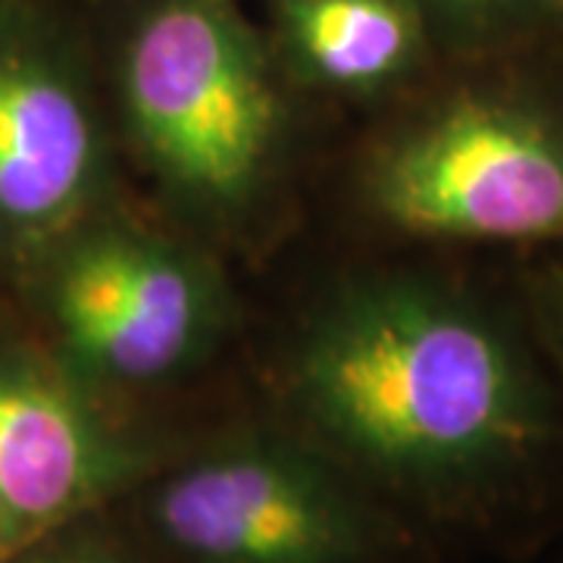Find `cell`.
Here are the masks:
<instances>
[{
	"mask_svg": "<svg viewBox=\"0 0 563 563\" xmlns=\"http://www.w3.org/2000/svg\"><path fill=\"white\" fill-rule=\"evenodd\" d=\"M291 395L339 451L413 488L485 479L542 435L539 391L501 329L410 279L325 303L295 347Z\"/></svg>",
	"mask_w": 563,
	"mask_h": 563,
	"instance_id": "obj_1",
	"label": "cell"
},
{
	"mask_svg": "<svg viewBox=\"0 0 563 563\" xmlns=\"http://www.w3.org/2000/svg\"><path fill=\"white\" fill-rule=\"evenodd\" d=\"M122 110L154 176L207 217L254 201L279 154V91L220 0H173L141 22L122 63Z\"/></svg>",
	"mask_w": 563,
	"mask_h": 563,
	"instance_id": "obj_2",
	"label": "cell"
},
{
	"mask_svg": "<svg viewBox=\"0 0 563 563\" xmlns=\"http://www.w3.org/2000/svg\"><path fill=\"white\" fill-rule=\"evenodd\" d=\"M25 276L51 354L81 385L163 383L207 354L222 320L207 263L132 225L88 220Z\"/></svg>",
	"mask_w": 563,
	"mask_h": 563,
	"instance_id": "obj_3",
	"label": "cell"
},
{
	"mask_svg": "<svg viewBox=\"0 0 563 563\" xmlns=\"http://www.w3.org/2000/svg\"><path fill=\"white\" fill-rule=\"evenodd\" d=\"M369 201L410 235L563 239V135L520 107L461 98L385 144Z\"/></svg>",
	"mask_w": 563,
	"mask_h": 563,
	"instance_id": "obj_4",
	"label": "cell"
},
{
	"mask_svg": "<svg viewBox=\"0 0 563 563\" xmlns=\"http://www.w3.org/2000/svg\"><path fill=\"white\" fill-rule=\"evenodd\" d=\"M161 539L191 563H354L366 523L320 463L276 442L210 451L163 479Z\"/></svg>",
	"mask_w": 563,
	"mask_h": 563,
	"instance_id": "obj_5",
	"label": "cell"
},
{
	"mask_svg": "<svg viewBox=\"0 0 563 563\" xmlns=\"http://www.w3.org/2000/svg\"><path fill=\"white\" fill-rule=\"evenodd\" d=\"M101 181V122L79 69L0 10V263L25 273L85 225Z\"/></svg>",
	"mask_w": 563,
	"mask_h": 563,
	"instance_id": "obj_6",
	"label": "cell"
},
{
	"mask_svg": "<svg viewBox=\"0 0 563 563\" xmlns=\"http://www.w3.org/2000/svg\"><path fill=\"white\" fill-rule=\"evenodd\" d=\"M132 454L51 351L0 335V563L129 476Z\"/></svg>",
	"mask_w": 563,
	"mask_h": 563,
	"instance_id": "obj_7",
	"label": "cell"
},
{
	"mask_svg": "<svg viewBox=\"0 0 563 563\" xmlns=\"http://www.w3.org/2000/svg\"><path fill=\"white\" fill-rule=\"evenodd\" d=\"M285 38L303 76L344 91L391 81L417 51L401 0H285Z\"/></svg>",
	"mask_w": 563,
	"mask_h": 563,
	"instance_id": "obj_8",
	"label": "cell"
},
{
	"mask_svg": "<svg viewBox=\"0 0 563 563\" xmlns=\"http://www.w3.org/2000/svg\"><path fill=\"white\" fill-rule=\"evenodd\" d=\"M7 563H125L101 544H47L41 539Z\"/></svg>",
	"mask_w": 563,
	"mask_h": 563,
	"instance_id": "obj_9",
	"label": "cell"
},
{
	"mask_svg": "<svg viewBox=\"0 0 563 563\" xmlns=\"http://www.w3.org/2000/svg\"><path fill=\"white\" fill-rule=\"evenodd\" d=\"M448 10H454V13H466V16H473V13H483L488 10L492 3H498V0H442Z\"/></svg>",
	"mask_w": 563,
	"mask_h": 563,
	"instance_id": "obj_10",
	"label": "cell"
},
{
	"mask_svg": "<svg viewBox=\"0 0 563 563\" xmlns=\"http://www.w3.org/2000/svg\"><path fill=\"white\" fill-rule=\"evenodd\" d=\"M551 3H558V7H563V0H551Z\"/></svg>",
	"mask_w": 563,
	"mask_h": 563,
	"instance_id": "obj_11",
	"label": "cell"
},
{
	"mask_svg": "<svg viewBox=\"0 0 563 563\" xmlns=\"http://www.w3.org/2000/svg\"><path fill=\"white\" fill-rule=\"evenodd\" d=\"M561 303H563V301H561ZM561 310H563V307H561Z\"/></svg>",
	"mask_w": 563,
	"mask_h": 563,
	"instance_id": "obj_12",
	"label": "cell"
}]
</instances>
